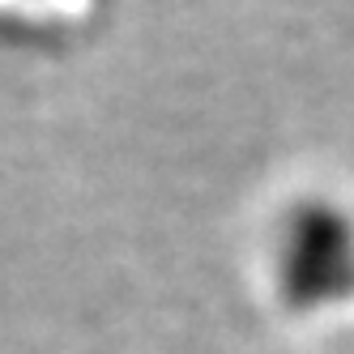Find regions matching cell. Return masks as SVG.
Returning <instances> with one entry per match:
<instances>
[{"mask_svg": "<svg viewBox=\"0 0 354 354\" xmlns=\"http://www.w3.org/2000/svg\"><path fill=\"white\" fill-rule=\"evenodd\" d=\"M282 299L295 312H312L324 303L354 295V222L324 205L308 201L286 222L282 261H277Z\"/></svg>", "mask_w": 354, "mask_h": 354, "instance_id": "1", "label": "cell"}]
</instances>
